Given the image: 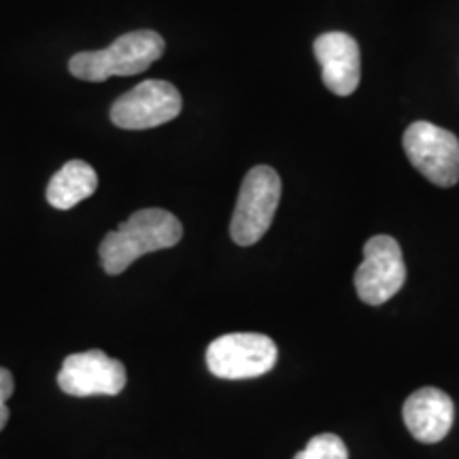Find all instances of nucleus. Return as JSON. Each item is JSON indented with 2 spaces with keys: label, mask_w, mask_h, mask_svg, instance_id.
I'll return each mask as SVG.
<instances>
[{
  "label": "nucleus",
  "mask_w": 459,
  "mask_h": 459,
  "mask_svg": "<svg viewBox=\"0 0 459 459\" xmlns=\"http://www.w3.org/2000/svg\"><path fill=\"white\" fill-rule=\"evenodd\" d=\"M183 237V226L164 209H141L100 243V264L107 274H122L145 254L170 249Z\"/></svg>",
  "instance_id": "1"
},
{
  "label": "nucleus",
  "mask_w": 459,
  "mask_h": 459,
  "mask_svg": "<svg viewBox=\"0 0 459 459\" xmlns=\"http://www.w3.org/2000/svg\"><path fill=\"white\" fill-rule=\"evenodd\" d=\"M164 39L153 30H136L119 37L107 49L82 51L68 60V71L77 79L102 83L108 77H130L147 71L164 54Z\"/></svg>",
  "instance_id": "2"
},
{
  "label": "nucleus",
  "mask_w": 459,
  "mask_h": 459,
  "mask_svg": "<svg viewBox=\"0 0 459 459\" xmlns=\"http://www.w3.org/2000/svg\"><path fill=\"white\" fill-rule=\"evenodd\" d=\"M281 200V177L271 166H254L240 186L230 237L240 247L255 245L268 232Z\"/></svg>",
  "instance_id": "3"
},
{
  "label": "nucleus",
  "mask_w": 459,
  "mask_h": 459,
  "mask_svg": "<svg viewBox=\"0 0 459 459\" xmlns=\"http://www.w3.org/2000/svg\"><path fill=\"white\" fill-rule=\"evenodd\" d=\"M277 344L255 332H234L215 338L206 349V368L217 378L240 381L266 375L277 364Z\"/></svg>",
  "instance_id": "4"
},
{
  "label": "nucleus",
  "mask_w": 459,
  "mask_h": 459,
  "mask_svg": "<svg viewBox=\"0 0 459 459\" xmlns=\"http://www.w3.org/2000/svg\"><path fill=\"white\" fill-rule=\"evenodd\" d=\"M404 153L411 164L438 187L459 183V139L429 122H415L404 132Z\"/></svg>",
  "instance_id": "5"
},
{
  "label": "nucleus",
  "mask_w": 459,
  "mask_h": 459,
  "mask_svg": "<svg viewBox=\"0 0 459 459\" xmlns=\"http://www.w3.org/2000/svg\"><path fill=\"white\" fill-rule=\"evenodd\" d=\"M406 281V264L398 240L377 234L364 245V262L355 271V290L361 302L381 307L398 294Z\"/></svg>",
  "instance_id": "6"
},
{
  "label": "nucleus",
  "mask_w": 459,
  "mask_h": 459,
  "mask_svg": "<svg viewBox=\"0 0 459 459\" xmlns=\"http://www.w3.org/2000/svg\"><path fill=\"white\" fill-rule=\"evenodd\" d=\"M179 90L169 82L149 79L119 96L111 107V122L122 130H147L169 124L181 113Z\"/></svg>",
  "instance_id": "7"
},
{
  "label": "nucleus",
  "mask_w": 459,
  "mask_h": 459,
  "mask_svg": "<svg viewBox=\"0 0 459 459\" xmlns=\"http://www.w3.org/2000/svg\"><path fill=\"white\" fill-rule=\"evenodd\" d=\"M126 368L122 361L108 358L100 349L73 353L62 361L57 385L68 395H117L126 387Z\"/></svg>",
  "instance_id": "8"
},
{
  "label": "nucleus",
  "mask_w": 459,
  "mask_h": 459,
  "mask_svg": "<svg viewBox=\"0 0 459 459\" xmlns=\"http://www.w3.org/2000/svg\"><path fill=\"white\" fill-rule=\"evenodd\" d=\"M315 57L321 66V79L325 88L336 96H349L358 90L359 68V45L347 32H325L315 39Z\"/></svg>",
  "instance_id": "9"
},
{
  "label": "nucleus",
  "mask_w": 459,
  "mask_h": 459,
  "mask_svg": "<svg viewBox=\"0 0 459 459\" xmlns=\"http://www.w3.org/2000/svg\"><path fill=\"white\" fill-rule=\"evenodd\" d=\"M406 428L419 443H440L451 432L455 406L445 392L436 387H421L411 394L402 409Z\"/></svg>",
  "instance_id": "10"
},
{
  "label": "nucleus",
  "mask_w": 459,
  "mask_h": 459,
  "mask_svg": "<svg viewBox=\"0 0 459 459\" xmlns=\"http://www.w3.org/2000/svg\"><path fill=\"white\" fill-rule=\"evenodd\" d=\"M99 187V175L83 160H71L51 177L48 186V203L66 211L83 203Z\"/></svg>",
  "instance_id": "11"
},
{
  "label": "nucleus",
  "mask_w": 459,
  "mask_h": 459,
  "mask_svg": "<svg viewBox=\"0 0 459 459\" xmlns=\"http://www.w3.org/2000/svg\"><path fill=\"white\" fill-rule=\"evenodd\" d=\"M294 459H349V451L336 434H317Z\"/></svg>",
  "instance_id": "12"
},
{
  "label": "nucleus",
  "mask_w": 459,
  "mask_h": 459,
  "mask_svg": "<svg viewBox=\"0 0 459 459\" xmlns=\"http://www.w3.org/2000/svg\"><path fill=\"white\" fill-rule=\"evenodd\" d=\"M13 377L7 368H0V432H3L4 426L9 421V406L7 402L11 395H13Z\"/></svg>",
  "instance_id": "13"
}]
</instances>
